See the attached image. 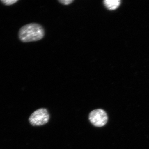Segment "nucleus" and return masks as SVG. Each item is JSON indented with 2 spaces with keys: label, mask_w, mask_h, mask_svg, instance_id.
<instances>
[{
  "label": "nucleus",
  "mask_w": 149,
  "mask_h": 149,
  "mask_svg": "<svg viewBox=\"0 0 149 149\" xmlns=\"http://www.w3.org/2000/svg\"><path fill=\"white\" fill-rule=\"evenodd\" d=\"M45 34V30L42 25L32 23L22 26L19 31L18 37L22 42L28 43L42 40Z\"/></svg>",
  "instance_id": "f257e3e1"
},
{
  "label": "nucleus",
  "mask_w": 149,
  "mask_h": 149,
  "mask_svg": "<svg viewBox=\"0 0 149 149\" xmlns=\"http://www.w3.org/2000/svg\"><path fill=\"white\" fill-rule=\"evenodd\" d=\"M47 110L41 108L34 111L29 116V122L33 126H40L46 124L49 119Z\"/></svg>",
  "instance_id": "f03ea898"
},
{
  "label": "nucleus",
  "mask_w": 149,
  "mask_h": 149,
  "mask_svg": "<svg viewBox=\"0 0 149 149\" xmlns=\"http://www.w3.org/2000/svg\"><path fill=\"white\" fill-rule=\"evenodd\" d=\"M89 118L92 124L98 127L105 125L108 119L107 113L102 109H95L91 111Z\"/></svg>",
  "instance_id": "7ed1b4c3"
},
{
  "label": "nucleus",
  "mask_w": 149,
  "mask_h": 149,
  "mask_svg": "<svg viewBox=\"0 0 149 149\" xmlns=\"http://www.w3.org/2000/svg\"><path fill=\"white\" fill-rule=\"evenodd\" d=\"M104 5L109 10H114L120 6L119 0H105L103 1Z\"/></svg>",
  "instance_id": "20e7f679"
},
{
  "label": "nucleus",
  "mask_w": 149,
  "mask_h": 149,
  "mask_svg": "<svg viewBox=\"0 0 149 149\" xmlns=\"http://www.w3.org/2000/svg\"><path fill=\"white\" fill-rule=\"evenodd\" d=\"M18 1H15V0H2L1 1V2H2L3 4L6 6H10L17 2Z\"/></svg>",
  "instance_id": "39448f33"
},
{
  "label": "nucleus",
  "mask_w": 149,
  "mask_h": 149,
  "mask_svg": "<svg viewBox=\"0 0 149 149\" xmlns=\"http://www.w3.org/2000/svg\"><path fill=\"white\" fill-rule=\"evenodd\" d=\"M59 2L61 4L64 5H68L72 3L74 1L72 0H62V1H59Z\"/></svg>",
  "instance_id": "423d86ee"
}]
</instances>
